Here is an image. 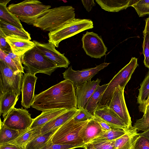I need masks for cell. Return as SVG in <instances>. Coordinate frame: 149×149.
I'll list each match as a JSON object with an SVG mask.
<instances>
[{
	"instance_id": "obj_1",
	"label": "cell",
	"mask_w": 149,
	"mask_h": 149,
	"mask_svg": "<svg viewBox=\"0 0 149 149\" xmlns=\"http://www.w3.org/2000/svg\"><path fill=\"white\" fill-rule=\"evenodd\" d=\"M75 90L72 83L65 79L35 95L31 106L42 112L54 109L77 108Z\"/></svg>"
},
{
	"instance_id": "obj_2",
	"label": "cell",
	"mask_w": 149,
	"mask_h": 149,
	"mask_svg": "<svg viewBox=\"0 0 149 149\" xmlns=\"http://www.w3.org/2000/svg\"><path fill=\"white\" fill-rule=\"evenodd\" d=\"M74 8L71 6H62L49 9L28 24L41 30L52 31L56 30L75 19Z\"/></svg>"
},
{
	"instance_id": "obj_3",
	"label": "cell",
	"mask_w": 149,
	"mask_h": 149,
	"mask_svg": "<svg viewBox=\"0 0 149 149\" xmlns=\"http://www.w3.org/2000/svg\"><path fill=\"white\" fill-rule=\"evenodd\" d=\"M88 121L77 122L73 118L70 120L54 132L51 139L52 142L63 145H85L84 135Z\"/></svg>"
},
{
	"instance_id": "obj_4",
	"label": "cell",
	"mask_w": 149,
	"mask_h": 149,
	"mask_svg": "<svg viewBox=\"0 0 149 149\" xmlns=\"http://www.w3.org/2000/svg\"><path fill=\"white\" fill-rule=\"evenodd\" d=\"M21 61L26 72L34 75L40 73L50 75L58 68L35 46L22 56Z\"/></svg>"
},
{
	"instance_id": "obj_5",
	"label": "cell",
	"mask_w": 149,
	"mask_h": 149,
	"mask_svg": "<svg viewBox=\"0 0 149 149\" xmlns=\"http://www.w3.org/2000/svg\"><path fill=\"white\" fill-rule=\"evenodd\" d=\"M51 7L44 4L39 1L25 0L18 3L11 4L8 8L20 20L29 24Z\"/></svg>"
},
{
	"instance_id": "obj_6",
	"label": "cell",
	"mask_w": 149,
	"mask_h": 149,
	"mask_svg": "<svg viewBox=\"0 0 149 149\" xmlns=\"http://www.w3.org/2000/svg\"><path fill=\"white\" fill-rule=\"evenodd\" d=\"M93 27V22L88 19L75 18L60 28L48 33V42L58 47L62 40Z\"/></svg>"
},
{
	"instance_id": "obj_7",
	"label": "cell",
	"mask_w": 149,
	"mask_h": 149,
	"mask_svg": "<svg viewBox=\"0 0 149 149\" xmlns=\"http://www.w3.org/2000/svg\"><path fill=\"white\" fill-rule=\"evenodd\" d=\"M23 73H15L3 61L0 60V95L10 91L19 95L23 79Z\"/></svg>"
},
{
	"instance_id": "obj_8",
	"label": "cell",
	"mask_w": 149,
	"mask_h": 149,
	"mask_svg": "<svg viewBox=\"0 0 149 149\" xmlns=\"http://www.w3.org/2000/svg\"><path fill=\"white\" fill-rule=\"evenodd\" d=\"M33 121L31 114L26 109H11L4 118L3 123L6 126L18 130L24 131L29 129Z\"/></svg>"
},
{
	"instance_id": "obj_9",
	"label": "cell",
	"mask_w": 149,
	"mask_h": 149,
	"mask_svg": "<svg viewBox=\"0 0 149 149\" xmlns=\"http://www.w3.org/2000/svg\"><path fill=\"white\" fill-rule=\"evenodd\" d=\"M110 63L104 62L95 67L83 69L81 70H74L70 66L62 74L63 78L71 82L75 89L84 83L91 80L94 76Z\"/></svg>"
},
{
	"instance_id": "obj_10",
	"label": "cell",
	"mask_w": 149,
	"mask_h": 149,
	"mask_svg": "<svg viewBox=\"0 0 149 149\" xmlns=\"http://www.w3.org/2000/svg\"><path fill=\"white\" fill-rule=\"evenodd\" d=\"M82 47L86 54L92 58H100L106 54L107 48L102 37L93 32L83 34Z\"/></svg>"
},
{
	"instance_id": "obj_11",
	"label": "cell",
	"mask_w": 149,
	"mask_h": 149,
	"mask_svg": "<svg viewBox=\"0 0 149 149\" xmlns=\"http://www.w3.org/2000/svg\"><path fill=\"white\" fill-rule=\"evenodd\" d=\"M124 88L119 85L116 88L108 107L129 128L132 122L125 102Z\"/></svg>"
},
{
	"instance_id": "obj_12",
	"label": "cell",
	"mask_w": 149,
	"mask_h": 149,
	"mask_svg": "<svg viewBox=\"0 0 149 149\" xmlns=\"http://www.w3.org/2000/svg\"><path fill=\"white\" fill-rule=\"evenodd\" d=\"M35 47L44 56L54 63L58 67L67 68L70 62L64 55L55 49L53 45L47 42L42 43L33 40Z\"/></svg>"
},
{
	"instance_id": "obj_13",
	"label": "cell",
	"mask_w": 149,
	"mask_h": 149,
	"mask_svg": "<svg viewBox=\"0 0 149 149\" xmlns=\"http://www.w3.org/2000/svg\"><path fill=\"white\" fill-rule=\"evenodd\" d=\"M37 77L27 72L24 74L21 87V105L25 109L30 108L33 103Z\"/></svg>"
},
{
	"instance_id": "obj_14",
	"label": "cell",
	"mask_w": 149,
	"mask_h": 149,
	"mask_svg": "<svg viewBox=\"0 0 149 149\" xmlns=\"http://www.w3.org/2000/svg\"><path fill=\"white\" fill-rule=\"evenodd\" d=\"M100 81L101 79L99 78L96 80H91L84 83L76 88L75 91L78 109H84L85 106L99 85Z\"/></svg>"
},
{
	"instance_id": "obj_15",
	"label": "cell",
	"mask_w": 149,
	"mask_h": 149,
	"mask_svg": "<svg viewBox=\"0 0 149 149\" xmlns=\"http://www.w3.org/2000/svg\"><path fill=\"white\" fill-rule=\"evenodd\" d=\"M77 108L68 110L47 122L41 128V134L56 131L61 126L74 118L79 112Z\"/></svg>"
},
{
	"instance_id": "obj_16",
	"label": "cell",
	"mask_w": 149,
	"mask_h": 149,
	"mask_svg": "<svg viewBox=\"0 0 149 149\" xmlns=\"http://www.w3.org/2000/svg\"><path fill=\"white\" fill-rule=\"evenodd\" d=\"M94 116L106 123L113 128L127 130L124 123L119 118L108 106L97 107Z\"/></svg>"
},
{
	"instance_id": "obj_17",
	"label": "cell",
	"mask_w": 149,
	"mask_h": 149,
	"mask_svg": "<svg viewBox=\"0 0 149 149\" xmlns=\"http://www.w3.org/2000/svg\"><path fill=\"white\" fill-rule=\"evenodd\" d=\"M140 136L137 130L132 126L124 134L115 140V149H133Z\"/></svg>"
},
{
	"instance_id": "obj_18",
	"label": "cell",
	"mask_w": 149,
	"mask_h": 149,
	"mask_svg": "<svg viewBox=\"0 0 149 149\" xmlns=\"http://www.w3.org/2000/svg\"><path fill=\"white\" fill-rule=\"evenodd\" d=\"M6 39L12 52L19 56H22L35 46L34 43L29 40L7 36Z\"/></svg>"
},
{
	"instance_id": "obj_19",
	"label": "cell",
	"mask_w": 149,
	"mask_h": 149,
	"mask_svg": "<svg viewBox=\"0 0 149 149\" xmlns=\"http://www.w3.org/2000/svg\"><path fill=\"white\" fill-rule=\"evenodd\" d=\"M137 0H96L102 8L108 12H116L126 9L135 3Z\"/></svg>"
},
{
	"instance_id": "obj_20",
	"label": "cell",
	"mask_w": 149,
	"mask_h": 149,
	"mask_svg": "<svg viewBox=\"0 0 149 149\" xmlns=\"http://www.w3.org/2000/svg\"><path fill=\"white\" fill-rule=\"evenodd\" d=\"M19 95L13 91H8L0 95V113L3 118L10 111L15 107Z\"/></svg>"
},
{
	"instance_id": "obj_21",
	"label": "cell",
	"mask_w": 149,
	"mask_h": 149,
	"mask_svg": "<svg viewBox=\"0 0 149 149\" xmlns=\"http://www.w3.org/2000/svg\"><path fill=\"white\" fill-rule=\"evenodd\" d=\"M68 110H69L58 109L43 111L40 114L33 119V123L29 129L42 127L47 122Z\"/></svg>"
},
{
	"instance_id": "obj_22",
	"label": "cell",
	"mask_w": 149,
	"mask_h": 149,
	"mask_svg": "<svg viewBox=\"0 0 149 149\" xmlns=\"http://www.w3.org/2000/svg\"><path fill=\"white\" fill-rule=\"evenodd\" d=\"M10 0H1L0 20L19 29H24L20 20L8 9L7 4Z\"/></svg>"
},
{
	"instance_id": "obj_23",
	"label": "cell",
	"mask_w": 149,
	"mask_h": 149,
	"mask_svg": "<svg viewBox=\"0 0 149 149\" xmlns=\"http://www.w3.org/2000/svg\"><path fill=\"white\" fill-rule=\"evenodd\" d=\"M0 28L7 36L30 40V34L24 29L15 26L0 20Z\"/></svg>"
},
{
	"instance_id": "obj_24",
	"label": "cell",
	"mask_w": 149,
	"mask_h": 149,
	"mask_svg": "<svg viewBox=\"0 0 149 149\" xmlns=\"http://www.w3.org/2000/svg\"><path fill=\"white\" fill-rule=\"evenodd\" d=\"M41 127L29 129L22 133L17 138L8 143L25 149V146L30 142L41 134Z\"/></svg>"
},
{
	"instance_id": "obj_25",
	"label": "cell",
	"mask_w": 149,
	"mask_h": 149,
	"mask_svg": "<svg viewBox=\"0 0 149 149\" xmlns=\"http://www.w3.org/2000/svg\"><path fill=\"white\" fill-rule=\"evenodd\" d=\"M104 132L99 123L94 118L89 120L84 132V143L86 144L90 143Z\"/></svg>"
},
{
	"instance_id": "obj_26",
	"label": "cell",
	"mask_w": 149,
	"mask_h": 149,
	"mask_svg": "<svg viewBox=\"0 0 149 149\" xmlns=\"http://www.w3.org/2000/svg\"><path fill=\"white\" fill-rule=\"evenodd\" d=\"M108 86V84L98 86L85 106L84 109L94 116V112L97 109L98 104Z\"/></svg>"
},
{
	"instance_id": "obj_27",
	"label": "cell",
	"mask_w": 149,
	"mask_h": 149,
	"mask_svg": "<svg viewBox=\"0 0 149 149\" xmlns=\"http://www.w3.org/2000/svg\"><path fill=\"white\" fill-rule=\"evenodd\" d=\"M25 131L18 130L9 128L1 120L0 143H8L16 139Z\"/></svg>"
},
{
	"instance_id": "obj_28",
	"label": "cell",
	"mask_w": 149,
	"mask_h": 149,
	"mask_svg": "<svg viewBox=\"0 0 149 149\" xmlns=\"http://www.w3.org/2000/svg\"><path fill=\"white\" fill-rule=\"evenodd\" d=\"M56 131L40 134L30 142L24 149H41L51 139Z\"/></svg>"
},
{
	"instance_id": "obj_29",
	"label": "cell",
	"mask_w": 149,
	"mask_h": 149,
	"mask_svg": "<svg viewBox=\"0 0 149 149\" xmlns=\"http://www.w3.org/2000/svg\"><path fill=\"white\" fill-rule=\"evenodd\" d=\"M128 130L112 128L110 130L104 132L90 143L115 140L124 134Z\"/></svg>"
},
{
	"instance_id": "obj_30",
	"label": "cell",
	"mask_w": 149,
	"mask_h": 149,
	"mask_svg": "<svg viewBox=\"0 0 149 149\" xmlns=\"http://www.w3.org/2000/svg\"><path fill=\"white\" fill-rule=\"evenodd\" d=\"M139 90L137 102L140 104L146 100L149 94V71L140 84V88Z\"/></svg>"
},
{
	"instance_id": "obj_31",
	"label": "cell",
	"mask_w": 149,
	"mask_h": 149,
	"mask_svg": "<svg viewBox=\"0 0 149 149\" xmlns=\"http://www.w3.org/2000/svg\"><path fill=\"white\" fill-rule=\"evenodd\" d=\"M131 6L134 7L139 17L149 15V0H140Z\"/></svg>"
},
{
	"instance_id": "obj_32",
	"label": "cell",
	"mask_w": 149,
	"mask_h": 149,
	"mask_svg": "<svg viewBox=\"0 0 149 149\" xmlns=\"http://www.w3.org/2000/svg\"><path fill=\"white\" fill-rule=\"evenodd\" d=\"M138 131L145 132L149 129V113H145L142 117L137 120L133 126Z\"/></svg>"
},
{
	"instance_id": "obj_33",
	"label": "cell",
	"mask_w": 149,
	"mask_h": 149,
	"mask_svg": "<svg viewBox=\"0 0 149 149\" xmlns=\"http://www.w3.org/2000/svg\"><path fill=\"white\" fill-rule=\"evenodd\" d=\"M85 145H63L54 144L51 139L41 149H73L78 148H84Z\"/></svg>"
},
{
	"instance_id": "obj_34",
	"label": "cell",
	"mask_w": 149,
	"mask_h": 149,
	"mask_svg": "<svg viewBox=\"0 0 149 149\" xmlns=\"http://www.w3.org/2000/svg\"><path fill=\"white\" fill-rule=\"evenodd\" d=\"M143 53L144 56L143 61L146 67L149 69V33L143 34Z\"/></svg>"
},
{
	"instance_id": "obj_35",
	"label": "cell",
	"mask_w": 149,
	"mask_h": 149,
	"mask_svg": "<svg viewBox=\"0 0 149 149\" xmlns=\"http://www.w3.org/2000/svg\"><path fill=\"white\" fill-rule=\"evenodd\" d=\"M0 60L4 61L15 73L21 72L13 61L4 52L0 49Z\"/></svg>"
},
{
	"instance_id": "obj_36",
	"label": "cell",
	"mask_w": 149,
	"mask_h": 149,
	"mask_svg": "<svg viewBox=\"0 0 149 149\" xmlns=\"http://www.w3.org/2000/svg\"><path fill=\"white\" fill-rule=\"evenodd\" d=\"M79 113L73 118L77 122L89 121L94 118V116L85 109H80Z\"/></svg>"
},
{
	"instance_id": "obj_37",
	"label": "cell",
	"mask_w": 149,
	"mask_h": 149,
	"mask_svg": "<svg viewBox=\"0 0 149 149\" xmlns=\"http://www.w3.org/2000/svg\"><path fill=\"white\" fill-rule=\"evenodd\" d=\"M115 140L95 142L90 143H92L95 149H115Z\"/></svg>"
},
{
	"instance_id": "obj_38",
	"label": "cell",
	"mask_w": 149,
	"mask_h": 149,
	"mask_svg": "<svg viewBox=\"0 0 149 149\" xmlns=\"http://www.w3.org/2000/svg\"><path fill=\"white\" fill-rule=\"evenodd\" d=\"M7 36L0 28V49L6 54L12 51L9 45L6 41Z\"/></svg>"
},
{
	"instance_id": "obj_39",
	"label": "cell",
	"mask_w": 149,
	"mask_h": 149,
	"mask_svg": "<svg viewBox=\"0 0 149 149\" xmlns=\"http://www.w3.org/2000/svg\"><path fill=\"white\" fill-rule=\"evenodd\" d=\"M133 149H149V140L140 136L136 142Z\"/></svg>"
},
{
	"instance_id": "obj_40",
	"label": "cell",
	"mask_w": 149,
	"mask_h": 149,
	"mask_svg": "<svg viewBox=\"0 0 149 149\" xmlns=\"http://www.w3.org/2000/svg\"><path fill=\"white\" fill-rule=\"evenodd\" d=\"M14 62L19 69L20 72L24 73V67L22 65L21 57L22 56H19L14 54L12 52L8 53L7 54Z\"/></svg>"
},
{
	"instance_id": "obj_41",
	"label": "cell",
	"mask_w": 149,
	"mask_h": 149,
	"mask_svg": "<svg viewBox=\"0 0 149 149\" xmlns=\"http://www.w3.org/2000/svg\"><path fill=\"white\" fill-rule=\"evenodd\" d=\"M94 118L99 123L104 132L110 130L113 128L98 117L94 116Z\"/></svg>"
},
{
	"instance_id": "obj_42",
	"label": "cell",
	"mask_w": 149,
	"mask_h": 149,
	"mask_svg": "<svg viewBox=\"0 0 149 149\" xmlns=\"http://www.w3.org/2000/svg\"><path fill=\"white\" fill-rule=\"evenodd\" d=\"M81 2L87 11L90 12L93 6L96 5V4L93 0H81Z\"/></svg>"
},
{
	"instance_id": "obj_43",
	"label": "cell",
	"mask_w": 149,
	"mask_h": 149,
	"mask_svg": "<svg viewBox=\"0 0 149 149\" xmlns=\"http://www.w3.org/2000/svg\"><path fill=\"white\" fill-rule=\"evenodd\" d=\"M0 149H24L8 143H0Z\"/></svg>"
},
{
	"instance_id": "obj_44",
	"label": "cell",
	"mask_w": 149,
	"mask_h": 149,
	"mask_svg": "<svg viewBox=\"0 0 149 149\" xmlns=\"http://www.w3.org/2000/svg\"><path fill=\"white\" fill-rule=\"evenodd\" d=\"M149 104V94L146 100L139 104V109L140 111L143 113L145 108Z\"/></svg>"
},
{
	"instance_id": "obj_45",
	"label": "cell",
	"mask_w": 149,
	"mask_h": 149,
	"mask_svg": "<svg viewBox=\"0 0 149 149\" xmlns=\"http://www.w3.org/2000/svg\"><path fill=\"white\" fill-rule=\"evenodd\" d=\"M146 25L145 29L143 31V35L146 33H149V17L145 20Z\"/></svg>"
},
{
	"instance_id": "obj_46",
	"label": "cell",
	"mask_w": 149,
	"mask_h": 149,
	"mask_svg": "<svg viewBox=\"0 0 149 149\" xmlns=\"http://www.w3.org/2000/svg\"><path fill=\"white\" fill-rule=\"evenodd\" d=\"M140 136H143L149 140V129L141 133H139Z\"/></svg>"
},
{
	"instance_id": "obj_47",
	"label": "cell",
	"mask_w": 149,
	"mask_h": 149,
	"mask_svg": "<svg viewBox=\"0 0 149 149\" xmlns=\"http://www.w3.org/2000/svg\"><path fill=\"white\" fill-rule=\"evenodd\" d=\"M84 148V149H95L92 143H90L86 144Z\"/></svg>"
},
{
	"instance_id": "obj_48",
	"label": "cell",
	"mask_w": 149,
	"mask_h": 149,
	"mask_svg": "<svg viewBox=\"0 0 149 149\" xmlns=\"http://www.w3.org/2000/svg\"><path fill=\"white\" fill-rule=\"evenodd\" d=\"M143 113H149V104L145 108Z\"/></svg>"
}]
</instances>
